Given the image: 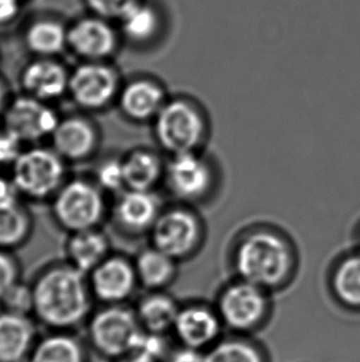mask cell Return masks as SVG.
Listing matches in <instances>:
<instances>
[{
  "label": "cell",
  "instance_id": "1",
  "mask_svg": "<svg viewBox=\"0 0 360 362\" xmlns=\"http://www.w3.org/2000/svg\"><path fill=\"white\" fill-rule=\"evenodd\" d=\"M31 286L34 318L49 330L73 332L90 318L95 299L88 276L68 262L49 264Z\"/></svg>",
  "mask_w": 360,
  "mask_h": 362
},
{
  "label": "cell",
  "instance_id": "2",
  "mask_svg": "<svg viewBox=\"0 0 360 362\" xmlns=\"http://www.w3.org/2000/svg\"><path fill=\"white\" fill-rule=\"evenodd\" d=\"M234 266L239 279L272 291L292 281L296 251L280 231L258 228L244 233L236 245Z\"/></svg>",
  "mask_w": 360,
  "mask_h": 362
},
{
  "label": "cell",
  "instance_id": "3",
  "mask_svg": "<svg viewBox=\"0 0 360 362\" xmlns=\"http://www.w3.org/2000/svg\"><path fill=\"white\" fill-rule=\"evenodd\" d=\"M152 124L157 144L171 156L201 151L209 135L204 109L189 97L168 98Z\"/></svg>",
  "mask_w": 360,
  "mask_h": 362
},
{
  "label": "cell",
  "instance_id": "4",
  "mask_svg": "<svg viewBox=\"0 0 360 362\" xmlns=\"http://www.w3.org/2000/svg\"><path fill=\"white\" fill-rule=\"evenodd\" d=\"M105 194L94 180H67L51 199L54 221L68 234L100 228L107 214Z\"/></svg>",
  "mask_w": 360,
  "mask_h": 362
},
{
  "label": "cell",
  "instance_id": "5",
  "mask_svg": "<svg viewBox=\"0 0 360 362\" xmlns=\"http://www.w3.org/2000/svg\"><path fill=\"white\" fill-rule=\"evenodd\" d=\"M10 170L21 197L31 201H51L67 181V162L52 147L25 148Z\"/></svg>",
  "mask_w": 360,
  "mask_h": 362
},
{
  "label": "cell",
  "instance_id": "6",
  "mask_svg": "<svg viewBox=\"0 0 360 362\" xmlns=\"http://www.w3.org/2000/svg\"><path fill=\"white\" fill-rule=\"evenodd\" d=\"M87 329L92 350L110 361L131 354L143 332L135 309L125 304L104 305L92 312Z\"/></svg>",
  "mask_w": 360,
  "mask_h": 362
},
{
  "label": "cell",
  "instance_id": "7",
  "mask_svg": "<svg viewBox=\"0 0 360 362\" xmlns=\"http://www.w3.org/2000/svg\"><path fill=\"white\" fill-rule=\"evenodd\" d=\"M124 81L112 61H80L71 69L68 97L84 113L104 112L117 103Z\"/></svg>",
  "mask_w": 360,
  "mask_h": 362
},
{
  "label": "cell",
  "instance_id": "8",
  "mask_svg": "<svg viewBox=\"0 0 360 362\" xmlns=\"http://www.w3.org/2000/svg\"><path fill=\"white\" fill-rule=\"evenodd\" d=\"M150 235L152 246L179 262L200 249L204 239V224L190 206H172L162 211Z\"/></svg>",
  "mask_w": 360,
  "mask_h": 362
},
{
  "label": "cell",
  "instance_id": "9",
  "mask_svg": "<svg viewBox=\"0 0 360 362\" xmlns=\"http://www.w3.org/2000/svg\"><path fill=\"white\" fill-rule=\"evenodd\" d=\"M124 41L119 26L97 15H79L68 21L67 52L80 61H112Z\"/></svg>",
  "mask_w": 360,
  "mask_h": 362
},
{
  "label": "cell",
  "instance_id": "10",
  "mask_svg": "<svg viewBox=\"0 0 360 362\" xmlns=\"http://www.w3.org/2000/svg\"><path fill=\"white\" fill-rule=\"evenodd\" d=\"M164 182L180 202L189 204L204 201L215 185L212 163L201 151L172 155L166 163Z\"/></svg>",
  "mask_w": 360,
  "mask_h": 362
},
{
  "label": "cell",
  "instance_id": "11",
  "mask_svg": "<svg viewBox=\"0 0 360 362\" xmlns=\"http://www.w3.org/2000/svg\"><path fill=\"white\" fill-rule=\"evenodd\" d=\"M59 120L61 117L54 104L44 103L24 93L13 97L1 119L3 127L19 137L25 145H39L44 140H49Z\"/></svg>",
  "mask_w": 360,
  "mask_h": 362
},
{
  "label": "cell",
  "instance_id": "12",
  "mask_svg": "<svg viewBox=\"0 0 360 362\" xmlns=\"http://www.w3.org/2000/svg\"><path fill=\"white\" fill-rule=\"evenodd\" d=\"M268 309V291L237 279L220 294L219 314L231 328L249 329L262 322Z\"/></svg>",
  "mask_w": 360,
  "mask_h": 362
},
{
  "label": "cell",
  "instance_id": "13",
  "mask_svg": "<svg viewBox=\"0 0 360 362\" xmlns=\"http://www.w3.org/2000/svg\"><path fill=\"white\" fill-rule=\"evenodd\" d=\"M92 297L104 305L125 304L135 293L138 279L133 259L109 255L88 274Z\"/></svg>",
  "mask_w": 360,
  "mask_h": 362
},
{
  "label": "cell",
  "instance_id": "14",
  "mask_svg": "<svg viewBox=\"0 0 360 362\" xmlns=\"http://www.w3.org/2000/svg\"><path fill=\"white\" fill-rule=\"evenodd\" d=\"M49 141L51 147L67 163H80L97 155L102 134L89 115L72 114L61 118Z\"/></svg>",
  "mask_w": 360,
  "mask_h": 362
},
{
  "label": "cell",
  "instance_id": "15",
  "mask_svg": "<svg viewBox=\"0 0 360 362\" xmlns=\"http://www.w3.org/2000/svg\"><path fill=\"white\" fill-rule=\"evenodd\" d=\"M71 69L59 57H31L19 74L21 93L54 104L68 95Z\"/></svg>",
  "mask_w": 360,
  "mask_h": 362
},
{
  "label": "cell",
  "instance_id": "16",
  "mask_svg": "<svg viewBox=\"0 0 360 362\" xmlns=\"http://www.w3.org/2000/svg\"><path fill=\"white\" fill-rule=\"evenodd\" d=\"M168 98L160 79L143 74L124 81L116 104L122 117L143 124L155 120Z\"/></svg>",
  "mask_w": 360,
  "mask_h": 362
},
{
  "label": "cell",
  "instance_id": "17",
  "mask_svg": "<svg viewBox=\"0 0 360 362\" xmlns=\"http://www.w3.org/2000/svg\"><path fill=\"white\" fill-rule=\"evenodd\" d=\"M162 211L161 199L156 191L125 189L114 202L112 218L121 233L137 236L152 230Z\"/></svg>",
  "mask_w": 360,
  "mask_h": 362
},
{
  "label": "cell",
  "instance_id": "18",
  "mask_svg": "<svg viewBox=\"0 0 360 362\" xmlns=\"http://www.w3.org/2000/svg\"><path fill=\"white\" fill-rule=\"evenodd\" d=\"M68 21L54 13L31 15L21 23V41L31 57H59L67 52Z\"/></svg>",
  "mask_w": 360,
  "mask_h": 362
},
{
  "label": "cell",
  "instance_id": "19",
  "mask_svg": "<svg viewBox=\"0 0 360 362\" xmlns=\"http://www.w3.org/2000/svg\"><path fill=\"white\" fill-rule=\"evenodd\" d=\"M167 15L160 3L142 0L117 23L124 45L133 49H150L161 41L167 29Z\"/></svg>",
  "mask_w": 360,
  "mask_h": 362
},
{
  "label": "cell",
  "instance_id": "20",
  "mask_svg": "<svg viewBox=\"0 0 360 362\" xmlns=\"http://www.w3.org/2000/svg\"><path fill=\"white\" fill-rule=\"evenodd\" d=\"M39 338L34 317L0 309V362H29Z\"/></svg>",
  "mask_w": 360,
  "mask_h": 362
},
{
  "label": "cell",
  "instance_id": "21",
  "mask_svg": "<svg viewBox=\"0 0 360 362\" xmlns=\"http://www.w3.org/2000/svg\"><path fill=\"white\" fill-rule=\"evenodd\" d=\"M109 255L110 239L100 228L71 233L66 243V262L87 276Z\"/></svg>",
  "mask_w": 360,
  "mask_h": 362
},
{
  "label": "cell",
  "instance_id": "22",
  "mask_svg": "<svg viewBox=\"0 0 360 362\" xmlns=\"http://www.w3.org/2000/svg\"><path fill=\"white\" fill-rule=\"evenodd\" d=\"M126 189L155 191L164 181L166 163L158 152L136 147L121 157Z\"/></svg>",
  "mask_w": 360,
  "mask_h": 362
},
{
  "label": "cell",
  "instance_id": "23",
  "mask_svg": "<svg viewBox=\"0 0 360 362\" xmlns=\"http://www.w3.org/2000/svg\"><path fill=\"white\" fill-rule=\"evenodd\" d=\"M173 329L188 348H201L217 337L219 315L204 305L185 307L180 309Z\"/></svg>",
  "mask_w": 360,
  "mask_h": 362
},
{
  "label": "cell",
  "instance_id": "24",
  "mask_svg": "<svg viewBox=\"0 0 360 362\" xmlns=\"http://www.w3.org/2000/svg\"><path fill=\"white\" fill-rule=\"evenodd\" d=\"M133 262L138 284L148 291H163L178 274V261L152 245L141 250Z\"/></svg>",
  "mask_w": 360,
  "mask_h": 362
},
{
  "label": "cell",
  "instance_id": "25",
  "mask_svg": "<svg viewBox=\"0 0 360 362\" xmlns=\"http://www.w3.org/2000/svg\"><path fill=\"white\" fill-rule=\"evenodd\" d=\"M29 362H88V350L73 332L49 330L40 337Z\"/></svg>",
  "mask_w": 360,
  "mask_h": 362
},
{
  "label": "cell",
  "instance_id": "26",
  "mask_svg": "<svg viewBox=\"0 0 360 362\" xmlns=\"http://www.w3.org/2000/svg\"><path fill=\"white\" fill-rule=\"evenodd\" d=\"M179 310L176 300L169 294L163 291H150V293L138 300L135 313L143 330L163 335L174 328Z\"/></svg>",
  "mask_w": 360,
  "mask_h": 362
},
{
  "label": "cell",
  "instance_id": "27",
  "mask_svg": "<svg viewBox=\"0 0 360 362\" xmlns=\"http://www.w3.org/2000/svg\"><path fill=\"white\" fill-rule=\"evenodd\" d=\"M32 231L34 219L24 203L0 204V249H19L28 243Z\"/></svg>",
  "mask_w": 360,
  "mask_h": 362
},
{
  "label": "cell",
  "instance_id": "28",
  "mask_svg": "<svg viewBox=\"0 0 360 362\" xmlns=\"http://www.w3.org/2000/svg\"><path fill=\"white\" fill-rule=\"evenodd\" d=\"M331 282L332 289L342 303L360 308V250L338 262Z\"/></svg>",
  "mask_w": 360,
  "mask_h": 362
},
{
  "label": "cell",
  "instance_id": "29",
  "mask_svg": "<svg viewBox=\"0 0 360 362\" xmlns=\"http://www.w3.org/2000/svg\"><path fill=\"white\" fill-rule=\"evenodd\" d=\"M205 362H262V358L248 344L231 340L215 346L205 356Z\"/></svg>",
  "mask_w": 360,
  "mask_h": 362
},
{
  "label": "cell",
  "instance_id": "30",
  "mask_svg": "<svg viewBox=\"0 0 360 362\" xmlns=\"http://www.w3.org/2000/svg\"><path fill=\"white\" fill-rule=\"evenodd\" d=\"M94 181L105 193L119 194L126 189L121 157H110L97 166Z\"/></svg>",
  "mask_w": 360,
  "mask_h": 362
},
{
  "label": "cell",
  "instance_id": "31",
  "mask_svg": "<svg viewBox=\"0 0 360 362\" xmlns=\"http://www.w3.org/2000/svg\"><path fill=\"white\" fill-rule=\"evenodd\" d=\"M142 0H82L84 9L89 14L117 24Z\"/></svg>",
  "mask_w": 360,
  "mask_h": 362
},
{
  "label": "cell",
  "instance_id": "32",
  "mask_svg": "<svg viewBox=\"0 0 360 362\" xmlns=\"http://www.w3.org/2000/svg\"><path fill=\"white\" fill-rule=\"evenodd\" d=\"M0 309L11 313L34 317V289L31 284L21 279L11 287L0 299Z\"/></svg>",
  "mask_w": 360,
  "mask_h": 362
},
{
  "label": "cell",
  "instance_id": "33",
  "mask_svg": "<svg viewBox=\"0 0 360 362\" xmlns=\"http://www.w3.org/2000/svg\"><path fill=\"white\" fill-rule=\"evenodd\" d=\"M21 277L19 259L9 250L0 249V299Z\"/></svg>",
  "mask_w": 360,
  "mask_h": 362
},
{
  "label": "cell",
  "instance_id": "34",
  "mask_svg": "<svg viewBox=\"0 0 360 362\" xmlns=\"http://www.w3.org/2000/svg\"><path fill=\"white\" fill-rule=\"evenodd\" d=\"M24 142L13 132L3 127L0 130V167H10L14 165L25 148Z\"/></svg>",
  "mask_w": 360,
  "mask_h": 362
},
{
  "label": "cell",
  "instance_id": "35",
  "mask_svg": "<svg viewBox=\"0 0 360 362\" xmlns=\"http://www.w3.org/2000/svg\"><path fill=\"white\" fill-rule=\"evenodd\" d=\"M25 0H0V33L24 21Z\"/></svg>",
  "mask_w": 360,
  "mask_h": 362
},
{
  "label": "cell",
  "instance_id": "36",
  "mask_svg": "<svg viewBox=\"0 0 360 362\" xmlns=\"http://www.w3.org/2000/svg\"><path fill=\"white\" fill-rule=\"evenodd\" d=\"M21 198L18 187L11 177L0 176V204L19 202Z\"/></svg>",
  "mask_w": 360,
  "mask_h": 362
},
{
  "label": "cell",
  "instance_id": "37",
  "mask_svg": "<svg viewBox=\"0 0 360 362\" xmlns=\"http://www.w3.org/2000/svg\"><path fill=\"white\" fill-rule=\"evenodd\" d=\"M169 362H205V356L196 351V349L188 348L173 354Z\"/></svg>",
  "mask_w": 360,
  "mask_h": 362
},
{
  "label": "cell",
  "instance_id": "38",
  "mask_svg": "<svg viewBox=\"0 0 360 362\" xmlns=\"http://www.w3.org/2000/svg\"><path fill=\"white\" fill-rule=\"evenodd\" d=\"M13 97L14 95L11 94L9 83L5 81L4 77L0 76V120L4 117L5 112H6Z\"/></svg>",
  "mask_w": 360,
  "mask_h": 362
},
{
  "label": "cell",
  "instance_id": "39",
  "mask_svg": "<svg viewBox=\"0 0 360 362\" xmlns=\"http://www.w3.org/2000/svg\"><path fill=\"white\" fill-rule=\"evenodd\" d=\"M112 362H157L153 361L151 358H146V356H142L140 354L131 353L126 355V356H122V358H116Z\"/></svg>",
  "mask_w": 360,
  "mask_h": 362
},
{
  "label": "cell",
  "instance_id": "40",
  "mask_svg": "<svg viewBox=\"0 0 360 362\" xmlns=\"http://www.w3.org/2000/svg\"><path fill=\"white\" fill-rule=\"evenodd\" d=\"M1 64H3V54H1V49H0V67H1Z\"/></svg>",
  "mask_w": 360,
  "mask_h": 362
},
{
  "label": "cell",
  "instance_id": "41",
  "mask_svg": "<svg viewBox=\"0 0 360 362\" xmlns=\"http://www.w3.org/2000/svg\"><path fill=\"white\" fill-rule=\"evenodd\" d=\"M359 250H360V235H359Z\"/></svg>",
  "mask_w": 360,
  "mask_h": 362
}]
</instances>
